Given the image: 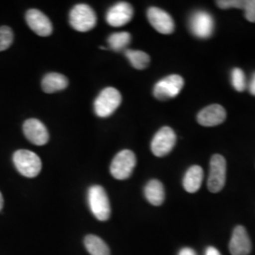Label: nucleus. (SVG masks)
Masks as SVG:
<instances>
[{"mask_svg": "<svg viewBox=\"0 0 255 255\" xmlns=\"http://www.w3.org/2000/svg\"><path fill=\"white\" fill-rule=\"evenodd\" d=\"M177 136L170 127H163L155 134L151 141V151L157 157H164L170 153L176 145Z\"/></svg>", "mask_w": 255, "mask_h": 255, "instance_id": "1a4fd4ad", "label": "nucleus"}, {"mask_svg": "<svg viewBox=\"0 0 255 255\" xmlns=\"http://www.w3.org/2000/svg\"><path fill=\"white\" fill-rule=\"evenodd\" d=\"M125 56L129 61L130 64L138 70L145 69L150 63V58L146 52L141 50H133V49H127L125 51Z\"/></svg>", "mask_w": 255, "mask_h": 255, "instance_id": "aec40b11", "label": "nucleus"}, {"mask_svg": "<svg viewBox=\"0 0 255 255\" xmlns=\"http://www.w3.org/2000/svg\"><path fill=\"white\" fill-rule=\"evenodd\" d=\"M203 181V170L200 165H193L183 177L182 185L185 191L196 193L201 188Z\"/></svg>", "mask_w": 255, "mask_h": 255, "instance_id": "dca6fc26", "label": "nucleus"}, {"mask_svg": "<svg viewBox=\"0 0 255 255\" xmlns=\"http://www.w3.org/2000/svg\"><path fill=\"white\" fill-rule=\"evenodd\" d=\"M245 9V17L248 21L255 23V0L245 1L244 8Z\"/></svg>", "mask_w": 255, "mask_h": 255, "instance_id": "393cba45", "label": "nucleus"}, {"mask_svg": "<svg viewBox=\"0 0 255 255\" xmlns=\"http://www.w3.org/2000/svg\"><path fill=\"white\" fill-rule=\"evenodd\" d=\"M205 255H220V253L219 251L214 248V247H209L207 250H206V254Z\"/></svg>", "mask_w": 255, "mask_h": 255, "instance_id": "cd10ccee", "label": "nucleus"}, {"mask_svg": "<svg viewBox=\"0 0 255 255\" xmlns=\"http://www.w3.org/2000/svg\"><path fill=\"white\" fill-rule=\"evenodd\" d=\"M227 114L225 109L219 104H212L201 110L198 115V122L204 127H215L223 123Z\"/></svg>", "mask_w": 255, "mask_h": 255, "instance_id": "2eb2a0df", "label": "nucleus"}, {"mask_svg": "<svg viewBox=\"0 0 255 255\" xmlns=\"http://www.w3.org/2000/svg\"><path fill=\"white\" fill-rule=\"evenodd\" d=\"M17 171L26 178H35L42 170V161L39 156L27 149H19L12 156Z\"/></svg>", "mask_w": 255, "mask_h": 255, "instance_id": "f257e3e1", "label": "nucleus"}, {"mask_svg": "<svg viewBox=\"0 0 255 255\" xmlns=\"http://www.w3.org/2000/svg\"><path fill=\"white\" fill-rule=\"evenodd\" d=\"M121 101L120 92L114 87H107L100 93L95 101V113L99 118H108L119 108Z\"/></svg>", "mask_w": 255, "mask_h": 255, "instance_id": "7ed1b4c3", "label": "nucleus"}, {"mask_svg": "<svg viewBox=\"0 0 255 255\" xmlns=\"http://www.w3.org/2000/svg\"><path fill=\"white\" fill-rule=\"evenodd\" d=\"M69 22L74 29L86 32L96 27L97 15L89 5L78 4L70 11Z\"/></svg>", "mask_w": 255, "mask_h": 255, "instance_id": "20e7f679", "label": "nucleus"}, {"mask_svg": "<svg viewBox=\"0 0 255 255\" xmlns=\"http://www.w3.org/2000/svg\"><path fill=\"white\" fill-rule=\"evenodd\" d=\"M233 87L237 92H243L247 88L246 76L240 68H234L231 73Z\"/></svg>", "mask_w": 255, "mask_h": 255, "instance_id": "4be33fe9", "label": "nucleus"}, {"mask_svg": "<svg viewBox=\"0 0 255 255\" xmlns=\"http://www.w3.org/2000/svg\"><path fill=\"white\" fill-rule=\"evenodd\" d=\"M3 205H4V200H3V196H2V194L0 192V211L3 208Z\"/></svg>", "mask_w": 255, "mask_h": 255, "instance_id": "c85d7f7f", "label": "nucleus"}, {"mask_svg": "<svg viewBox=\"0 0 255 255\" xmlns=\"http://www.w3.org/2000/svg\"><path fill=\"white\" fill-rule=\"evenodd\" d=\"M13 42V32L8 26L0 27V52L8 49Z\"/></svg>", "mask_w": 255, "mask_h": 255, "instance_id": "5701e85b", "label": "nucleus"}, {"mask_svg": "<svg viewBox=\"0 0 255 255\" xmlns=\"http://www.w3.org/2000/svg\"><path fill=\"white\" fill-rule=\"evenodd\" d=\"M184 81L180 75L167 76L155 84L153 95L158 101H165L177 97L182 91Z\"/></svg>", "mask_w": 255, "mask_h": 255, "instance_id": "423d86ee", "label": "nucleus"}, {"mask_svg": "<svg viewBox=\"0 0 255 255\" xmlns=\"http://www.w3.org/2000/svg\"><path fill=\"white\" fill-rule=\"evenodd\" d=\"M135 164V154L129 149H124L114 158L111 164L110 171L112 176L117 180H127L133 172Z\"/></svg>", "mask_w": 255, "mask_h": 255, "instance_id": "39448f33", "label": "nucleus"}, {"mask_svg": "<svg viewBox=\"0 0 255 255\" xmlns=\"http://www.w3.org/2000/svg\"><path fill=\"white\" fill-rule=\"evenodd\" d=\"M178 255H197V254L191 248H183Z\"/></svg>", "mask_w": 255, "mask_h": 255, "instance_id": "bb28decb", "label": "nucleus"}, {"mask_svg": "<svg viewBox=\"0 0 255 255\" xmlns=\"http://www.w3.org/2000/svg\"><path fill=\"white\" fill-rule=\"evenodd\" d=\"M88 203L95 218L106 221L111 216L109 198L101 185H93L88 190Z\"/></svg>", "mask_w": 255, "mask_h": 255, "instance_id": "f03ea898", "label": "nucleus"}, {"mask_svg": "<svg viewBox=\"0 0 255 255\" xmlns=\"http://www.w3.org/2000/svg\"><path fill=\"white\" fill-rule=\"evenodd\" d=\"M245 1L239 0H219L217 1V5L221 9H229V8H244Z\"/></svg>", "mask_w": 255, "mask_h": 255, "instance_id": "b1692460", "label": "nucleus"}, {"mask_svg": "<svg viewBox=\"0 0 255 255\" xmlns=\"http://www.w3.org/2000/svg\"><path fill=\"white\" fill-rule=\"evenodd\" d=\"M68 85L67 78L60 73L46 74L42 80V89L47 94H53L56 92L64 90Z\"/></svg>", "mask_w": 255, "mask_h": 255, "instance_id": "f3484780", "label": "nucleus"}, {"mask_svg": "<svg viewBox=\"0 0 255 255\" xmlns=\"http://www.w3.org/2000/svg\"><path fill=\"white\" fill-rule=\"evenodd\" d=\"M146 201L154 206H160L164 201V188L163 183L158 180H151L146 183L144 189Z\"/></svg>", "mask_w": 255, "mask_h": 255, "instance_id": "a211bd4d", "label": "nucleus"}, {"mask_svg": "<svg viewBox=\"0 0 255 255\" xmlns=\"http://www.w3.org/2000/svg\"><path fill=\"white\" fill-rule=\"evenodd\" d=\"M84 246L91 255H110L109 247L97 236L89 235L85 237Z\"/></svg>", "mask_w": 255, "mask_h": 255, "instance_id": "6ab92c4d", "label": "nucleus"}, {"mask_svg": "<svg viewBox=\"0 0 255 255\" xmlns=\"http://www.w3.org/2000/svg\"><path fill=\"white\" fill-rule=\"evenodd\" d=\"M148 22L155 29L162 34H171L175 28L173 18L165 10L151 7L146 12Z\"/></svg>", "mask_w": 255, "mask_h": 255, "instance_id": "f8f14e48", "label": "nucleus"}, {"mask_svg": "<svg viewBox=\"0 0 255 255\" xmlns=\"http://www.w3.org/2000/svg\"><path fill=\"white\" fill-rule=\"evenodd\" d=\"M229 250L232 255H249L252 251V242L246 229L237 226L231 238Z\"/></svg>", "mask_w": 255, "mask_h": 255, "instance_id": "4468645a", "label": "nucleus"}, {"mask_svg": "<svg viewBox=\"0 0 255 255\" xmlns=\"http://www.w3.org/2000/svg\"><path fill=\"white\" fill-rule=\"evenodd\" d=\"M23 131L27 140L36 146H44L49 140L46 126L36 119H29L24 122Z\"/></svg>", "mask_w": 255, "mask_h": 255, "instance_id": "9d476101", "label": "nucleus"}, {"mask_svg": "<svg viewBox=\"0 0 255 255\" xmlns=\"http://www.w3.org/2000/svg\"><path fill=\"white\" fill-rule=\"evenodd\" d=\"M249 91L253 96H255V72L253 74L252 79L249 83Z\"/></svg>", "mask_w": 255, "mask_h": 255, "instance_id": "a878e982", "label": "nucleus"}, {"mask_svg": "<svg viewBox=\"0 0 255 255\" xmlns=\"http://www.w3.org/2000/svg\"><path fill=\"white\" fill-rule=\"evenodd\" d=\"M189 27L193 35L201 39L212 36L215 29L213 16L206 10H197L189 19Z\"/></svg>", "mask_w": 255, "mask_h": 255, "instance_id": "6e6552de", "label": "nucleus"}, {"mask_svg": "<svg viewBox=\"0 0 255 255\" xmlns=\"http://www.w3.org/2000/svg\"><path fill=\"white\" fill-rule=\"evenodd\" d=\"M131 41V36L128 32H118L113 33L108 38L110 48L114 51H122L127 47Z\"/></svg>", "mask_w": 255, "mask_h": 255, "instance_id": "412c9836", "label": "nucleus"}, {"mask_svg": "<svg viewBox=\"0 0 255 255\" xmlns=\"http://www.w3.org/2000/svg\"><path fill=\"white\" fill-rule=\"evenodd\" d=\"M226 182V160L220 154L213 155L210 161V172L207 187L210 192L221 191Z\"/></svg>", "mask_w": 255, "mask_h": 255, "instance_id": "0eeeda50", "label": "nucleus"}, {"mask_svg": "<svg viewBox=\"0 0 255 255\" xmlns=\"http://www.w3.org/2000/svg\"><path fill=\"white\" fill-rule=\"evenodd\" d=\"M133 8L128 2H119L110 8L106 14V20L110 26L122 27L133 17Z\"/></svg>", "mask_w": 255, "mask_h": 255, "instance_id": "9b49d317", "label": "nucleus"}, {"mask_svg": "<svg viewBox=\"0 0 255 255\" xmlns=\"http://www.w3.org/2000/svg\"><path fill=\"white\" fill-rule=\"evenodd\" d=\"M26 21L30 29L39 36H49L52 33L51 21L39 9H28L26 13Z\"/></svg>", "mask_w": 255, "mask_h": 255, "instance_id": "ddd939ff", "label": "nucleus"}]
</instances>
